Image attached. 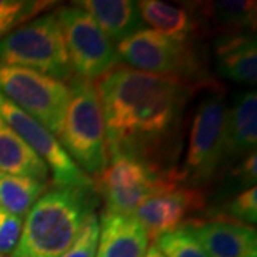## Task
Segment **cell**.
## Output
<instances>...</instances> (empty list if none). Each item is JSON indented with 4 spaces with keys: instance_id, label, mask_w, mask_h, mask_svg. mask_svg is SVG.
Returning a JSON list of instances; mask_svg holds the SVG:
<instances>
[{
    "instance_id": "2",
    "label": "cell",
    "mask_w": 257,
    "mask_h": 257,
    "mask_svg": "<svg viewBox=\"0 0 257 257\" xmlns=\"http://www.w3.org/2000/svg\"><path fill=\"white\" fill-rule=\"evenodd\" d=\"M99 204L96 186H55L26 214L9 257H62Z\"/></svg>"
},
{
    "instance_id": "23",
    "label": "cell",
    "mask_w": 257,
    "mask_h": 257,
    "mask_svg": "<svg viewBox=\"0 0 257 257\" xmlns=\"http://www.w3.org/2000/svg\"><path fill=\"white\" fill-rule=\"evenodd\" d=\"M156 246L165 257H209L184 226L157 237Z\"/></svg>"
},
{
    "instance_id": "25",
    "label": "cell",
    "mask_w": 257,
    "mask_h": 257,
    "mask_svg": "<svg viewBox=\"0 0 257 257\" xmlns=\"http://www.w3.org/2000/svg\"><path fill=\"white\" fill-rule=\"evenodd\" d=\"M23 230V219L0 209V254L10 256Z\"/></svg>"
},
{
    "instance_id": "22",
    "label": "cell",
    "mask_w": 257,
    "mask_h": 257,
    "mask_svg": "<svg viewBox=\"0 0 257 257\" xmlns=\"http://www.w3.org/2000/svg\"><path fill=\"white\" fill-rule=\"evenodd\" d=\"M211 219L229 220L246 226H254L257 221V189L256 186L239 193L236 197L223 204L219 211L209 213Z\"/></svg>"
},
{
    "instance_id": "28",
    "label": "cell",
    "mask_w": 257,
    "mask_h": 257,
    "mask_svg": "<svg viewBox=\"0 0 257 257\" xmlns=\"http://www.w3.org/2000/svg\"><path fill=\"white\" fill-rule=\"evenodd\" d=\"M0 257H5V256H2V254H0Z\"/></svg>"
},
{
    "instance_id": "8",
    "label": "cell",
    "mask_w": 257,
    "mask_h": 257,
    "mask_svg": "<svg viewBox=\"0 0 257 257\" xmlns=\"http://www.w3.org/2000/svg\"><path fill=\"white\" fill-rule=\"evenodd\" d=\"M0 93L49 132L59 135L69 100L66 83L30 69L0 64Z\"/></svg>"
},
{
    "instance_id": "1",
    "label": "cell",
    "mask_w": 257,
    "mask_h": 257,
    "mask_svg": "<svg viewBox=\"0 0 257 257\" xmlns=\"http://www.w3.org/2000/svg\"><path fill=\"white\" fill-rule=\"evenodd\" d=\"M192 82L116 67L97 80L107 156L127 153L152 160L177 128Z\"/></svg>"
},
{
    "instance_id": "6",
    "label": "cell",
    "mask_w": 257,
    "mask_h": 257,
    "mask_svg": "<svg viewBox=\"0 0 257 257\" xmlns=\"http://www.w3.org/2000/svg\"><path fill=\"white\" fill-rule=\"evenodd\" d=\"M206 89L193 116L183 170H180L182 182L193 187L207 183L224 165L229 107L226 93L216 84H207Z\"/></svg>"
},
{
    "instance_id": "15",
    "label": "cell",
    "mask_w": 257,
    "mask_h": 257,
    "mask_svg": "<svg viewBox=\"0 0 257 257\" xmlns=\"http://www.w3.org/2000/svg\"><path fill=\"white\" fill-rule=\"evenodd\" d=\"M257 145V93H237L227 107L224 163L247 156Z\"/></svg>"
},
{
    "instance_id": "18",
    "label": "cell",
    "mask_w": 257,
    "mask_h": 257,
    "mask_svg": "<svg viewBox=\"0 0 257 257\" xmlns=\"http://www.w3.org/2000/svg\"><path fill=\"white\" fill-rule=\"evenodd\" d=\"M0 172L47 182L49 169L0 116Z\"/></svg>"
},
{
    "instance_id": "13",
    "label": "cell",
    "mask_w": 257,
    "mask_h": 257,
    "mask_svg": "<svg viewBox=\"0 0 257 257\" xmlns=\"http://www.w3.org/2000/svg\"><path fill=\"white\" fill-rule=\"evenodd\" d=\"M216 70L220 77L241 84H256L257 42L250 32L223 33L213 45Z\"/></svg>"
},
{
    "instance_id": "11",
    "label": "cell",
    "mask_w": 257,
    "mask_h": 257,
    "mask_svg": "<svg viewBox=\"0 0 257 257\" xmlns=\"http://www.w3.org/2000/svg\"><path fill=\"white\" fill-rule=\"evenodd\" d=\"M206 194L193 186H177L170 192L147 199L133 211V217L146 230L149 239L182 227L189 214L203 210Z\"/></svg>"
},
{
    "instance_id": "20",
    "label": "cell",
    "mask_w": 257,
    "mask_h": 257,
    "mask_svg": "<svg viewBox=\"0 0 257 257\" xmlns=\"http://www.w3.org/2000/svg\"><path fill=\"white\" fill-rule=\"evenodd\" d=\"M46 189L47 182L0 172V209L23 217Z\"/></svg>"
},
{
    "instance_id": "10",
    "label": "cell",
    "mask_w": 257,
    "mask_h": 257,
    "mask_svg": "<svg viewBox=\"0 0 257 257\" xmlns=\"http://www.w3.org/2000/svg\"><path fill=\"white\" fill-rule=\"evenodd\" d=\"M0 116L13 128L22 140L52 170L55 186L82 187L92 186L93 180L80 170L66 153L60 142L39 121L32 119L15 103L0 93Z\"/></svg>"
},
{
    "instance_id": "3",
    "label": "cell",
    "mask_w": 257,
    "mask_h": 257,
    "mask_svg": "<svg viewBox=\"0 0 257 257\" xmlns=\"http://www.w3.org/2000/svg\"><path fill=\"white\" fill-rule=\"evenodd\" d=\"M59 142L77 167L86 175L99 176L107 165L106 128L96 86L72 77Z\"/></svg>"
},
{
    "instance_id": "16",
    "label": "cell",
    "mask_w": 257,
    "mask_h": 257,
    "mask_svg": "<svg viewBox=\"0 0 257 257\" xmlns=\"http://www.w3.org/2000/svg\"><path fill=\"white\" fill-rule=\"evenodd\" d=\"M76 6L84 9L92 16L99 28L111 42L121 43L138 32L143 30L145 22L139 10L138 2L133 0H82Z\"/></svg>"
},
{
    "instance_id": "21",
    "label": "cell",
    "mask_w": 257,
    "mask_h": 257,
    "mask_svg": "<svg viewBox=\"0 0 257 257\" xmlns=\"http://www.w3.org/2000/svg\"><path fill=\"white\" fill-rule=\"evenodd\" d=\"M53 5L47 0H0V39Z\"/></svg>"
},
{
    "instance_id": "7",
    "label": "cell",
    "mask_w": 257,
    "mask_h": 257,
    "mask_svg": "<svg viewBox=\"0 0 257 257\" xmlns=\"http://www.w3.org/2000/svg\"><path fill=\"white\" fill-rule=\"evenodd\" d=\"M56 13L76 77L89 82L99 80L119 66L120 57L114 43L86 10L67 6Z\"/></svg>"
},
{
    "instance_id": "19",
    "label": "cell",
    "mask_w": 257,
    "mask_h": 257,
    "mask_svg": "<svg viewBox=\"0 0 257 257\" xmlns=\"http://www.w3.org/2000/svg\"><path fill=\"white\" fill-rule=\"evenodd\" d=\"M138 6L143 22L163 36L190 40V37L200 30L194 16L183 8L160 0H142L138 2Z\"/></svg>"
},
{
    "instance_id": "17",
    "label": "cell",
    "mask_w": 257,
    "mask_h": 257,
    "mask_svg": "<svg viewBox=\"0 0 257 257\" xmlns=\"http://www.w3.org/2000/svg\"><path fill=\"white\" fill-rule=\"evenodd\" d=\"M193 12H197L194 20L199 28L211 23L214 28L223 29L224 33H243L256 29V2L248 0H217L194 3ZM193 16V15H192Z\"/></svg>"
},
{
    "instance_id": "12",
    "label": "cell",
    "mask_w": 257,
    "mask_h": 257,
    "mask_svg": "<svg viewBox=\"0 0 257 257\" xmlns=\"http://www.w3.org/2000/svg\"><path fill=\"white\" fill-rule=\"evenodd\" d=\"M182 226L209 257H257V234L251 226L219 219L189 220Z\"/></svg>"
},
{
    "instance_id": "14",
    "label": "cell",
    "mask_w": 257,
    "mask_h": 257,
    "mask_svg": "<svg viewBox=\"0 0 257 257\" xmlns=\"http://www.w3.org/2000/svg\"><path fill=\"white\" fill-rule=\"evenodd\" d=\"M96 257H145L149 236L132 214L103 213Z\"/></svg>"
},
{
    "instance_id": "4",
    "label": "cell",
    "mask_w": 257,
    "mask_h": 257,
    "mask_svg": "<svg viewBox=\"0 0 257 257\" xmlns=\"http://www.w3.org/2000/svg\"><path fill=\"white\" fill-rule=\"evenodd\" d=\"M96 190L106 203V213L133 214L142 203L170 192L183 183L176 169L163 170L143 157L127 153H111L101 170Z\"/></svg>"
},
{
    "instance_id": "9",
    "label": "cell",
    "mask_w": 257,
    "mask_h": 257,
    "mask_svg": "<svg viewBox=\"0 0 257 257\" xmlns=\"http://www.w3.org/2000/svg\"><path fill=\"white\" fill-rule=\"evenodd\" d=\"M117 55L126 67L159 76L192 80L199 73V62L190 40L163 36L143 29L119 43Z\"/></svg>"
},
{
    "instance_id": "27",
    "label": "cell",
    "mask_w": 257,
    "mask_h": 257,
    "mask_svg": "<svg viewBox=\"0 0 257 257\" xmlns=\"http://www.w3.org/2000/svg\"><path fill=\"white\" fill-rule=\"evenodd\" d=\"M145 257H165V256H163V253L157 248L156 244H153V246H150V247H149L146 256Z\"/></svg>"
},
{
    "instance_id": "24",
    "label": "cell",
    "mask_w": 257,
    "mask_h": 257,
    "mask_svg": "<svg viewBox=\"0 0 257 257\" xmlns=\"http://www.w3.org/2000/svg\"><path fill=\"white\" fill-rule=\"evenodd\" d=\"M99 217L93 213L87 217L72 246L64 251L62 257H96L99 243Z\"/></svg>"
},
{
    "instance_id": "26",
    "label": "cell",
    "mask_w": 257,
    "mask_h": 257,
    "mask_svg": "<svg viewBox=\"0 0 257 257\" xmlns=\"http://www.w3.org/2000/svg\"><path fill=\"white\" fill-rule=\"evenodd\" d=\"M233 180L237 183L240 187L250 189L256 184L257 180V155L256 150L248 153L240 160L239 166L233 170L231 173Z\"/></svg>"
},
{
    "instance_id": "5",
    "label": "cell",
    "mask_w": 257,
    "mask_h": 257,
    "mask_svg": "<svg viewBox=\"0 0 257 257\" xmlns=\"http://www.w3.org/2000/svg\"><path fill=\"white\" fill-rule=\"evenodd\" d=\"M0 64L16 66L69 82L73 70L57 13L29 20L0 39Z\"/></svg>"
}]
</instances>
